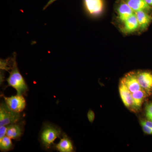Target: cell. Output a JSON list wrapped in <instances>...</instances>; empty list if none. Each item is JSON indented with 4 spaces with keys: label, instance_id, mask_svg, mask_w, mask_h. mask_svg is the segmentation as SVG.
<instances>
[{
    "label": "cell",
    "instance_id": "6da1fadb",
    "mask_svg": "<svg viewBox=\"0 0 152 152\" xmlns=\"http://www.w3.org/2000/svg\"><path fill=\"white\" fill-rule=\"evenodd\" d=\"M16 55L11 59L10 72L7 79L8 86L12 87L16 90L17 94L26 95L28 88L24 79L20 73L18 67Z\"/></svg>",
    "mask_w": 152,
    "mask_h": 152
},
{
    "label": "cell",
    "instance_id": "7a4b0ae2",
    "mask_svg": "<svg viewBox=\"0 0 152 152\" xmlns=\"http://www.w3.org/2000/svg\"><path fill=\"white\" fill-rule=\"evenodd\" d=\"M63 132L58 126L51 124H44L40 133L39 140L42 146L46 150L50 149L57 138H61Z\"/></svg>",
    "mask_w": 152,
    "mask_h": 152
},
{
    "label": "cell",
    "instance_id": "3957f363",
    "mask_svg": "<svg viewBox=\"0 0 152 152\" xmlns=\"http://www.w3.org/2000/svg\"><path fill=\"white\" fill-rule=\"evenodd\" d=\"M23 115L10 110L5 102L1 103L0 105V126L8 125L18 122L22 121Z\"/></svg>",
    "mask_w": 152,
    "mask_h": 152
},
{
    "label": "cell",
    "instance_id": "277c9868",
    "mask_svg": "<svg viewBox=\"0 0 152 152\" xmlns=\"http://www.w3.org/2000/svg\"><path fill=\"white\" fill-rule=\"evenodd\" d=\"M4 100L5 102L8 107L13 111L21 113L23 111L26 103L23 95L17 94L8 97L3 94L1 95Z\"/></svg>",
    "mask_w": 152,
    "mask_h": 152
},
{
    "label": "cell",
    "instance_id": "5b68a950",
    "mask_svg": "<svg viewBox=\"0 0 152 152\" xmlns=\"http://www.w3.org/2000/svg\"><path fill=\"white\" fill-rule=\"evenodd\" d=\"M137 77L142 88L150 96L152 93V73L148 71L137 72Z\"/></svg>",
    "mask_w": 152,
    "mask_h": 152
},
{
    "label": "cell",
    "instance_id": "8992f818",
    "mask_svg": "<svg viewBox=\"0 0 152 152\" xmlns=\"http://www.w3.org/2000/svg\"><path fill=\"white\" fill-rule=\"evenodd\" d=\"M26 122L21 121L18 122L8 125L7 136L13 140L19 141L23 134Z\"/></svg>",
    "mask_w": 152,
    "mask_h": 152
},
{
    "label": "cell",
    "instance_id": "52a82bcc",
    "mask_svg": "<svg viewBox=\"0 0 152 152\" xmlns=\"http://www.w3.org/2000/svg\"><path fill=\"white\" fill-rule=\"evenodd\" d=\"M121 82L124 84L132 93L142 89L138 81L137 72H135L128 73L122 79Z\"/></svg>",
    "mask_w": 152,
    "mask_h": 152
},
{
    "label": "cell",
    "instance_id": "ba28073f",
    "mask_svg": "<svg viewBox=\"0 0 152 152\" xmlns=\"http://www.w3.org/2000/svg\"><path fill=\"white\" fill-rule=\"evenodd\" d=\"M53 148L57 151L60 152H72L74 151V146L72 142L67 135L63 133L60 138V142L55 144Z\"/></svg>",
    "mask_w": 152,
    "mask_h": 152
},
{
    "label": "cell",
    "instance_id": "9c48e42d",
    "mask_svg": "<svg viewBox=\"0 0 152 152\" xmlns=\"http://www.w3.org/2000/svg\"><path fill=\"white\" fill-rule=\"evenodd\" d=\"M119 91L121 99L125 107L132 110L133 105L132 93L127 87L121 82L120 83Z\"/></svg>",
    "mask_w": 152,
    "mask_h": 152
},
{
    "label": "cell",
    "instance_id": "30bf717a",
    "mask_svg": "<svg viewBox=\"0 0 152 152\" xmlns=\"http://www.w3.org/2000/svg\"><path fill=\"white\" fill-rule=\"evenodd\" d=\"M148 96L142 89L132 93L133 105L132 110L135 113L140 110L145 99Z\"/></svg>",
    "mask_w": 152,
    "mask_h": 152
},
{
    "label": "cell",
    "instance_id": "8fae6325",
    "mask_svg": "<svg viewBox=\"0 0 152 152\" xmlns=\"http://www.w3.org/2000/svg\"><path fill=\"white\" fill-rule=\"evenodd\" d=\"M84 2L87 10L91 15H99L103 11L102 0H84Z\"/></svg>",
    "mask_w": 152,
    "mask_h": 152
},
{
    "label": "cell",
    "instance_id": "7c38bea8",
    "mask_svg": "<svg viewBox=\"0 0 152 152\" xmlns=\"http://www.w3.org/2000/svg\"><path fill=\"white\" fill-rule=\"evenodd\" d=\"M139 25V29L141 31L146 29L152 21L151 16L148 14L145 11L140 10L135 12Z\"/></svg>",
    "mask_w": 152,
    "mask_h": 152
},
{
    "label": "cell",
    "instance_id": "4fadbf2b",
    "mask_svg": "<svg viewBox=\"0 0 152 152\" xmlns=\"http://www.w3.org/2000/svg\"><path fill=\"white\" fill-rule=\"evenodd\" d=\"M118 16L121 22H124L129 18L135 12L131 8L126 2H123L120 4L117 9Z\"/></svg>",
    "mask_w": 152,
    "mask_h": 152
},
{
    "label": "cell",
    "instance_id": "5bb4252c",
    "mask_svg": "<svg viewBox=\"0 0 152 152\" xmlns=\"http://www.w3.org/2000/svg\"><path fill=\"white\" fill-rule=\"evenodd\" d=\"M124 31L126 33H131L135 31L139 28V25L135 13L133 14L124 22Z\"/></svg>",
    "mask_w": 152,
    "mask_h": 152
},
{
    "label": "cell",
    "instance_id": "9a60e30c",
    "mask_svg": "<svg viewBox=\"0 0 152 152\" xmlns=\"http://www.w3.org/2000/svg\"><path fill=\"white\" fill-rule=\"evenodd\" d=\"M126 3L134 12L140 10L147 12L151 10V7L145 0H127Z\"/></svg>",
    "mask_w": 152,
    "mask_h": 152
},
{
    "label": "cell",
    "instance_id": "2e32d148",
    "mask_svg": "<svg viewBox=\"0 0 152 152\" xmlns=\"http://www.w3.org/2000/svg\"><path fill=\"white\" fill-rule=\"evenodd\" d=\"M10 138L7 136L0 139V150L1 152H8L13 149L14 145Z\"/></svg>",
    "mask_w": 152,
    "mask_h": 152
},
{
    "label": "cell",
    "instance_id": "e0dca14e",
    "mask_svg": "<svg viewBox=\"0 0 152 152\" xmlns=\"http://www.w3.org/2000/svg\"><path fill=\"white\" fill-rule=\"evenodd\" d=\"M145 111L147 119L152 121V102H150L146 104Z\"/></svg>",
    "mask_w": 152,
    "mask_h": 152
},
{
    "label": "cell",
    "instance_id": "ac0fdd59",
    "mask_svg": "<svg viewBox=\"0 0 152 152\" xmlns=\"http://www.w3.org/2000/svg\"><path fill=\"white\" fill-rule=\"evenodd\" d=\"M7 126H0V139L7 135Z\"/></svg>",
    "mask_w": 152,
    "mask_h": 152
},
{
    "label": "cell",
    "instance_id": "d6986e66",
    "mask_svg": "<svg viewBox=\"0 0 152 152\" xmlns=\"http://www.w3.org/2000/svg\"><path fill=\"white\" fill-rule=\"evenodd\" d=\"M87 117H88V120L90 122L92 123L95 119L94 113L91 110H90L87 113Z\"/></svg>",
    "mask_w": 152,
    "mask_h": 152
},
{
    "label": "cell",
    "instance_id": "ffe728a7",
    "mask_svg": "<svg viewBox=\"0 0 152 152\" xmlns=\"http://www.w3.org/2000/svg\"><path fill=\"white\" fill-rule=\"evenodd\" d=\"M141 124L142 128L143 131L146 134H152V129L147 126L144 124Z\"/></svg>",
    "mask_w": 152,
    "mask_h": 152
},
{
    "label": "cell",
    "instance_id": "44dd1931",
    "mask_svg": "<svg viewBox=\"0 0 152 152\" xmlns=\"http://www.w3.org/2000/svg\"><path fill=\"white\" fill-rule=\"evenodd\" d=\"M141 124H144L147 126L152 129V121H149V120H148V121L142 120V121H141Z\"/></svg>",
    "mask_w": 152,
    "mask_h": 152
},
{
    "label": "cell",
    "instance_id": "7402d4cb",
    "mask_svg": "<svg viewBox=\"0 0 152 152\" xmlns=\"http://www.w3.org/2000/svg\"><path fill=\"white\" fill-rule=\"evenodd\" d=\"M57 1V0H49L48 2V3L46 4V5L43 8V10H45L46 9H47L48 7H49V6L50 5L52 4H53V3L55 1Z\"/></svg>",
    "mask_w": 152,
    "mask_h": 152
},
{
    "label": "cell",
    "instance_id": "603a6c76",
    "mask_svg": "<svg viewBox=\"0 0 152 152\" xmlns=\"http://www.w3.org/2000/svg\"><path fill=\"white\" fill-rule=\"evenodd\" d=\"M145 1L146 2L147 4L149 5L152 7V0H145Z\"/></svg>",
    "mask_w": 152,
    "mask_h": 152
}]
</instances>
